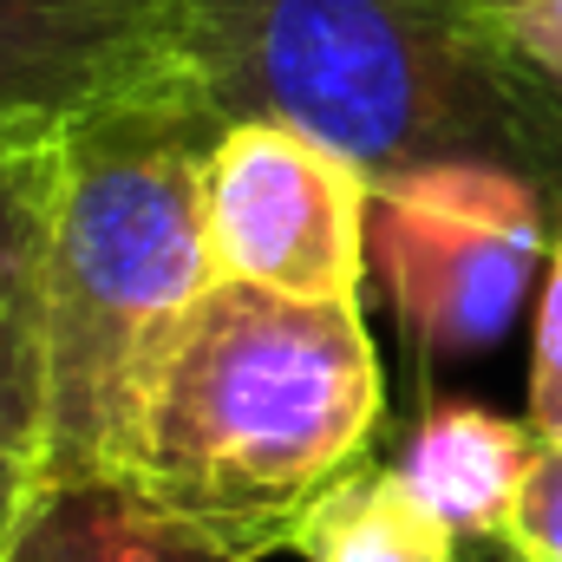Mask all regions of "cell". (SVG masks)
<instances>
[{
  "label": "cell",
  "mask_w": 562,
  "mask_h": 562,
  "mask_svg": "<svg viewBox=\"0 0 562 562\" xmlns=\"http://www.w3.org/2000/svg\"><path fill=\"white\" fill-rule=\"evenodd\" d=\"M170 46L223 125H294L367 183L504 164L562 203V99L477 0H170Z\"/></svg>",
  "instance_id": "obj_1"
},
{
  "label": "cell",
  "mask_w": 562,
  "mask_h": 562,
  "mask_svg": "<svg viewBox=\"0 0 562 562\" xmlns=\"http://www.w3.org/2000/svg\"><path fill=\"white\" fill-rule=\"evenodd\" d=\"M380 360L360 301H301L223 276L157 347L112 477L256 562L288 550L307 504L367 458Z\"/></svg>",
  "instance_id": "obj_2"
},
{
  "label": "cell",
  "mask_w": 562,
  "mask_h": 562,
  "mask_svg": "<svg viewBox=\"0 0 562 562\" xmlns=\"http://www.w3.org/2000/svg\"><path fill=\"white\" fill-rule=\"evenodd\" d=\"M216 132L223 119L183 72L112 99L66 132L40 491L112 477L157 347L223 281L203 216V157Z\"/></svg>",
  "instance_id": "obj_3"
},
{
  "label": "cell",
  "mask_w": 562,
  "mask_h": 562,
  "mask_svg": "<svg viewBox=\"0 0 562 562\" xmlns=\"http://www.w3.org/2000/svg\"><path fill=\"white\" fill-rule=\"evenodd\" d=\"M562 203L504 164H419L367 196V262L419 353L471 360L504 347L550 269Z\"/></svg>",
  "instance_id": "obj_4"
},
{
  "label": "cell",
  "mask_w": 562,
  "mask_h": 562,
  "mask_svg": "<svg viewBox=\"0 0 562 562\" xmlns=\"http://www.w3.org/2000/svg\"><path fill=\"white\" fill-rule=\"evenodd\" d=\"M367 196L360 164L276 119L223 125L203 157L216 269L301 301H360Z\"/></svg>",
  "instance_id": "obj_5"
},
{
  "label": "cell",
  "mask_w": 562,
  "mask_h": 562,
  "mask_svg": "<svg viewBox=\"0 0 562 562\" xmlns=\"http://www.w3.org/2000/svg\"><path fill=\"white\" fill-rule=\"evenodd\" d=\"M170 72V0H0V144L66 138Z\"/></svg>",
  "instance_id": "obj_6"
},
{
  "label": "cell",
  "mask_w": 562,
  "mask_h": 562,
  "mask_svg": "<svg viewBox=\"0 0 562 562\" xmlns=\"http://www.w3.org/2000/svg\"><path fill=\"white\" fill-rule=\"evenodd\" d=\"M66 138L0 144V458L40 471L46 445V294Z\"/></svg>",
  "instance_id": "obj_7"
},
{
  "label": "cell",
  "mask_w": 562,
  "mask_h": 562,
  "mask_svg": "<svg viewBox=\"0 0 562 562\" xmlns=\"http://www.w3.org/2000/svg\"><path fill=\"white\" fill-rule=\"evenodd\" d=\"M530 458L537 425L504 419L477 400H431L400 445L406 484L425 497L431 517H445L451 537H497Z\"/></svg>",
  "instance_id": "obj_8"
},
{
  "label": "cell",
  "mask_w": 562,
  "mask_h": 562,
  "mask_svg": "<svg viewBox=\"0 0 562 562\" xmlns=\"http://www.w3.org/2000/svg\"><path fill=\"white\" fill-rule=\"evenodd\" d=\"M0 562H236L157 504H144L125 477H86L40 491Z\"/></svg>",
  "instance_id": "obj_9"
},
{
  "label": "cell",
  "mask_w": 562,
  "mask_h": 562,
  "mask_svg": "<svg viewBox=\"0 0 562 562\" xmlns=\"http://www.w3.org/2000/svg\"><path fill=\"white\" fill-rule=\"evenodd\" d=\"M288 550L301 562H458V537L425 510L400 464L360 458L307 504Z\"/></svg>",
  "instance_id": "obj_10"
},
{
  "label": "cell",
  "mask_w": 562,
  "mask_h": 562,
  "mask_svg": "<svg viewBox=\"0 0 562 562\" xmlns=\"http://www.w3.org/2000/svg\"><path fill=\"white\" fill-rule=\"evenodd\" d=\"M497 543L517 562H562V438H537V458L510 497Z\"/></svg>",
  "instance_id": "obj_11"
},
{
  "label": "cell",
  "mask_w": 562,
  "mask_h": 562,
  "mask_svg": "<svg viewBox=\"0 0 562 562\" xmlns=\"http://www.w3.org/2000/svg\"><path fill=\"white\" fill-rule=\"evenodd\" d=\"M504 53L562 99V0H477Z\"/></svg>",
  "instance_id": "obj_12"
},
{
  "label": "cell",
  "mask_w": 562,
  "mask_h": 562,
  "mask_svg": "<svg viewBox=\"0 0 562 562\" xmlns=\"http://www.w3.org/2000/svg\"><path fill=\"white\" fill-rule=\"evenodd\" d=\"M530 425L537 438H562V223L557 249L543 269V307H537V340H530Z\"/></svg>",
  "instance_id": "obj_13"
},
{
  "label": "cell",
  "mask_w": 562,
  "mask_h": 562,
  "mask_svg": "<svg viewBox=\"0 0 562 562\" xmlns=\"http://www.w3.org/2000/svg\"><path fill=\"white\" fill-rule=\"evenodd\" d=\"M33 497H40L33 464L0 458V557H7V543H13V530H20V517H26V504H33Z\"/></svg>",
  "instance_id": "obj_14"
}]
</instances>
